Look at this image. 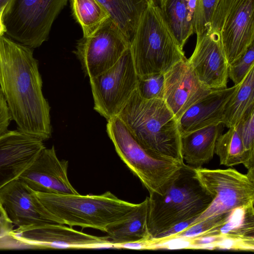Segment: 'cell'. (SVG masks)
Here are the masks:
<instances>
[{
    "label": "cell",
    "instance_id": "obj_10",
    "mask_svg": "<svg viewBox=\"0 0 254 254\" xmlns=\"http://www.w3.org/2000/svg\"><path fill=\"white\" fill-rule=\"evenodd\" d=\"M89 79L94 109L107 121L117 116L138 83L130 47L112 67Z\"/></svg>",
    "mask_w": 254,
    "mask_h": 254
},
{
    "label": "cell",
    "instance_id": "obj_26",
    "mask_svg": "<svg viewBox=\"0 0 254 254\" xmlns=\"http://www.w3.org/2000/svg\"><path fill=\"white\" fill-rule=\"evenodd\" d=\"M229 128L217 139L215 153L219 158L220 165L232 167L243 164L245 151L237 127Z\"/></svg>",
    "mask_w": 254,
    "mask_h": 254
},
{
    "label": "cell",
    "instance_id": "obj_30",
    "mask_svg": "<svg viewBox=\"0 0 254 254\" xmlns=\"http://www.w3.org/2000/svg\"><path fill=\"white\" fill-rule=\"evenodd\" d=\"M14 226L0 202V249L23 248L11 236Z\"/></svg>",
    "mask_w": 254,
    "mask_h": 254
},
{
    "label": "cell",
    "instance_id": "obj_27",
    "mask_svg": "<svg viewBox=\"0 0 254 254\" xmlns=\"http://www.w3.org/2000/svg\"><path fill=\"white\" fill-rule=\"evenodd\" d=\"M244 148L243 164L248 169L254 168V107L251 108L236 126Z\"/></svg>",
    "mask_w": 254,
    "mask_h": 254
},
{
    "label": "cell",
    "instance_id": "obj_15",
    "mask_svg": "<svg viewBox=\"0 0 254 254\" xmlns=\"http://www.w3.org/2000/svg\"><path fill=\"white\" fill-rule=\"evenodd\" d=\"M164 75L163 99L177 120L212 90L200 81L186 58L174 64Z\"/></svg>",
    "mask_w": 254,
    "mask_h": 254
},
{
    "label": "cell",
    "instance_id": "obj_1",
    "mask_svg": "<svg viewBox=\"0 0 254 254\" xmlns=\"http://www.w3.org/2000/svg\"><path fill=\"white\" fill-rule=\"evenodd\" d=\"M31 48L0 36V90L18 129L43 141L52 134L50 107Z\"/></svg>",
    "mask_w": 254,
    "mask_h": 254
},
{
    "label": "cell",
    "instance_id": "obj_19",
    "mask_svg": "<svg viewBox=\"0 0 254 254\" xmlns=\"http://www.w3.org/2000/svg\"><path fill=\"white\" fill-rule=\"evenodd\" d=\"M224 127L220 123L181 136L182 153L187 165L194 168H201L212 159L217 139Z\"/></svg>",
    "mask_w": 254,
    "mask_h": 254
},
{
    "label": "cell",
    "instance_id": "obj_21",
    "mask_svg": "<svg viewBox=\"0 0 254 254\" xmlns=\"http://www.w3.org/2000/svg\"><path fill=\"white\" fill-rule=\"evenodd\" d=\"M197 1L155 0L182 49L190 37L194 33V19Z\"/></svg>",
    "mask_w": 254,
    "mask_h": 254
},
{
    "label": "cell",
    "instance_id": "obj_4",
    "mask_svg": "<svg viewBox=\"0 0 254 254\" xmlns=\"http://www.w3.org/2000/svg\"><path fill=\"white\" fill-rule=\"evenodd\" d=\"M130 49L138 77L163 73L185 58L155 0H149L130 40Z\"/></svg>",
    "mask_w": 254,
    "mask_h": 254
},
{
    "label": "cell",
    "instance_id": "obj_20",
    "mask_svg": "<svg viewBox=\"0 0 254 254\" xmlns=\"http://www.w3.org/2000/svg\"><path fill=\"white\" fill-rule=\"evenodd\" d=\"M148 197L118 220L111 223L105 232L113 244L134 243L149 239L147 227Z\"/></svg>",
    "mask_w": 254,
    "mask_h": 254
},
{
    "label": "cell",
    "instance_id": "obj_28",
    "mask_svg": "<svg viewBox=\"0 0 254 254\" xmlns=\"http://www.w3.org/2000/svg\"><path fill=\"white\" fill-rule=\"evenodd\" d=\"M164 75L153 73L138 77L137 89L145 99H163Z\"/></svg>",
    "mask_w": 254,
    "mask_h": 254
},
{
    "label": "cell",
    "instance_id": "obj_9",
    "mask_svg": "<svg viewBox=\"0 0 254 254\" xmlns=\"http://www.w3.org/2000/svg\"><path fill=\"white\" fill-rule=\"evenodd\" d=\"M254 0H218L209 28L219 31L229 65L254 43Z\"/></svg>",
    "mask_w": 254,
    "mask_h": 254
},
{
    "label": "cell",
    "instance_id": "obj_25",
    "mask_svg": "<svg viewBox=\"0 0 254 254\" xmlns=\"http://www.w3.org/2000/svg\"><path fill=\"white\" fill-rule=\"evenodd\" d=\"M254 203L232 210L224 224L214 228L213 232L239 236H254Z\"/></svg>",
    "mask_w": 254,
    "mask_h": 254
},
{
    "label": "cell",
    "instance_id": "obj_17",
    "mask_svg": "<svg viewBox=\"0 0 254 254\" xmlns=\"http://www.w3.org/2000/svg\"><path fill=\"white\" fill-rule=\"evenodd\" d=\"M0 202L16 227L48 223L61 224L18 178L0 190Z\"/></svg>",
    "mask_w": 254,
    "mask_h": 254
},
{
    "label": "cell",
    "instance_id": "obj_22",
    "mask_svg": "<svg viewBox=\"0 0 254 254\" xmlns=\"http://www.w3.org/2000/svg\"><path fill=\"white\" fill-rule=\"evenodd\" d=\"M131 40L149 0H98Z\"/></svg>",
    "mask_w": 254,
    "mask_h": 254
},
{
    "label": "cell",
    "instance_id": "obj_5",
    "mask_svg": "<svg viewBox=\"0 0 254 254\" xmlns=\"http://www.w3.org/2000/svg\"><path fill=\"white\" fill-rule=\"evenodd\" d=\"M32 191L61 224L91 228L105 232L107 227L137 204L120 199L109 191L100 195L55 194Z\"/></svg>",
    "mask_w": 254,
    "mask_h": 254
},
{
    "label": "cell",
    "instance_id": "obj_6",
    "mask_svg": "<svg viewBox=\"0 0 254 254\" xmlns=\"http://www.w3.org/2000/svg\"><path fill=\"white\" fill-rule=\"evenodd\" d=\"M106 131L120 158L149 194H162L184 163L157 159L149 155L117 116L107 121Z\"/></svg>",
    "mask_w": 254,
    "mask_h": 254
},
{
    "label": "cell",
    "instance_id": "obj_29",
    "mask_svg": "<svg viewBox=\"0 0 254 254\" xmlns=\"http://www.w3.org/2000/svg\"><path fill=\"white\" fill-rule=\"evenodd\" d=\"M254 66V44L253 43L240 58L229 65L228 77L234 85L239 84Z\"/></svg>",
    "mask_w": 254,
    "mask_h": 254
},
{
    "label": "cell",
    "instance_id": "obj_32",
    "mask_svg": "<svg viewBox=\"0 0 254 254\" xmlns=\"http://www.w3.org/2000/svg\"><path fill=\"white\" fill-rule=\"evenodd\" d=\"M11 0H0V11L3 8L6 7Z\"/></svg>",
    "mask_w": 254,
    "mask_h": 254
},
{
    "label": "cell",
    "instance_id": "obj_3",
    "mask_svg": "<svg viewBox=\"0 0 254 254\" xmlns=\"http://www.w3.org/2000/svg\"><path fill=\"white\" fill-rule=\"evenodd\" d=\"M147 197L149 239L159 238L180 224L181 230L186 227L212 201L194 168L185 163L162 194L152 193Z\"/></svg>",
    "mask_w": 254,
    "mask_h": 254
},
{
    "label": "cell",
    "instance_id": "obj_12",
    "mask_svg": "<svg viewBox=\"0 0 254 254\" xmlns=\"http://www.w3.org/2000/svg\"><path fill=\"white\" fill-rule=\"evenodd\" d=\"M59 223L16 227L11 236L24 248L95 249L113 247L108 237L87 234Z\"/></svg>",
    "mask_w": 254,
    "mask_h": 254
},
{
    "label": "cell",
    "instance_id": "obj_18",
    "mask_svg": "<svg viewBox=\"0 0 254 254\" xmlns=\"http://www.w3.org/2000/svg\"><path fill=\"white\" fill-rule=\"evenodd\" d=\"M238 85L212 90L189 108L178 120L181 136L209 126L222 123L226 104Z\"/></svg>",
    "mask_w": 254,
    "mask_h": 254
},
{
    "label": "cell",
    "instance_id": "obj_8",
    "mask_svg": "<svg viewBox=\"0 0 254 254\" xmlns=\"http://www.w3.org/2000/svg\"><path fill=\"white\" fill-rule=\"evenodd\" d=\"M68 0H11L5 8L6 34L30 48L48 39L52 25Z\"/></svg>",
    "mask_w": 254,
    "mask_h": 254
},
{
    "label": "cell",
    "instance_id": "obj_11",
    "mask_svg": "<svg viewBox=\"0 0 254 254\" xmlns=\"http://www.w3.org/2000/svg\"><path fill=\"white\" fill-rule=\"evenodd\" d=\"M130 41L110 17L93 34L83 37L74 52L89 78L112 67L130 47Z\"/></svg>",
    "mask_w": 254,
    "mask_h": 254
},
{
    "label": "cell",
    "instance_id": "obj_16",
    "mask_svg": "<svg viewBox=\"0 0 254 254\" xmlns=\"http://www.w3.org/2000/svg\"><path fill=\"white\" fill-rule=\"evenodd\" d=\"M43 141L19 129L0 136V190L18 179L45 148Z\"/></svg>",
    "mask_w": 254,
    "mask_h": 254
},
{
    "label": "cell",
    "instance_id": "obj_14",
    "mask_svg": "<svg viewBox=\"0 0 254 254\" xmlns=\"http://www.w3.org/2000/svg\"><path fill=\"white\" fill-rule=\"evenodd\" d=\"M68 161L59 159L54 146L45 147L18 179L35 191L77 194L68 180Z\"/></svg>",
    "mask_w": 254,
    "mask_h": 254
},
{
    "label": "cell",
    "instance_id": "obj_2",
    "mask_svg": "<svg viewBox=\"0 0 254 254\" xmlns=\"http://www.w3.org/2000/svg\"><path fill=\"white\" fill-rule=\"evenodd\" d=\"M117 117L149 155L184 163L178 120L163 99H145L136 88Z\"/></svg>",
    "mask_w": 254,
    "mask_h": 254
},
{
    "label": "cell",
    "instance_id": "obj_24",
    "mask_svg": "<svg viewBox=\"0 0 254 254\" xmlns=\"http://www.w3.org/2000/svg\"><path fill=\"white\" fill-rule=\"evenodd\" d=\"M73 15L80 25L83 37L93 34L110 17L98 0H70Z\"/></svg>",
    "mask_w": 254,
    "mask_h": 254
},
{
    "label": "cell",
    "instance_id": "obj_23",
    "mask_svg": "<svg viewBox=\"0 0 254 254\" xmlns=\"http://www.w3.org/2000/svg\"><path fill=\"white\" fill-rule=\"evenodd\" d=\"M254 68L239 84L226 104L222 124L228 128L236 127L246 113L254 107Z\"/></svg>",
    "mask_w": 254,
    "mask_h": 254
},
{
    "label": "cell",
    "instance_id": "obj_13",
    "mask_svg": "<svg viewBox=\"0 0 254 254\" xmlns=\"http://www.w3.org/2000/svg\"><path fill=\"white\" fill-rule=\"evenodd\" d=\"M188 60L198 79L207 87H227L229 64L219 31L209 28L196 36L194 50Z\"/></svg>",
    "mask_w": 254,
    "mask_h": 254
},
{
    "label": "cell",
    "instance_id": "obj_7",
    "mask_svg": "<svg viewBox=\"0 0 254 254\" xmlns=\"http://www.w3.org/2000/svg\"><path fill=\"white\" fill-rule=\"evenodd\" d=\"M248 170L247 174H243L232 168H194L197 179L211 195L212 201L208 207L186 227L228 213L236 207L254 203V168Z\"/></svg>",
    "mask_w": 254,
    "mask_h": 254
},
{
    "label": "cell",
    "instance_id": "obj_31",
    "mask_svg": "<svg viewBox=\"0 0 254 254\" xmlns=\"http://www.w3.org/2000/svg\"><path fill=\"white\" fill-rule=\"evenodd\" d=\"M5 7H3L0 11V36H2L6 31V27L3 21V14Z\"/></svg>",
    "mask_w": 254,
    "mask_h": 254
}]
</instances>
